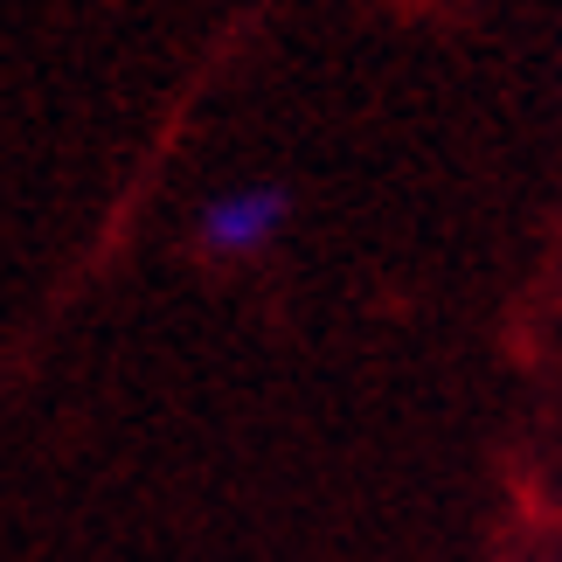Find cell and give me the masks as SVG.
Returning <instances> with one entry per match:
<instances>
[{"instance_id": "6da1fadb", "label": "cell", "mask_w": 562, "mask_h": 562, "mask_svg": "<svg viewBox=\"0 0 562 562\" xmlns=\"http://www.w3.org/2000/svg\"><path fill=\"white\" fill-rule=\"evenodd\" d=\"M271 223H278V194H236V202H223L209 215V244L215 250H250V244H265Z\"/></svg>"}]
</instances>
